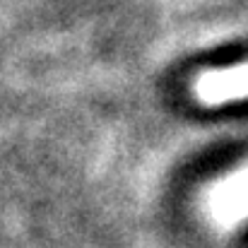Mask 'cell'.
Segmentation results:
<instances>
[{"label": "cell", "instance_id": "2", "mask_svg": "<svg viewBox=\"0 0 248 248\" xmlns=\"http://www.w3.org/2000/svg\"><path fill=\"white\" fill-rule=\"evenodd\" d=\"M193 94L205 106H219L248 99V63L202 73L193 82Z\"/></svg>", "mask_w": 248, "mask_h": 248}, {"label": "cell", "instance_id": "1", "mask_svg": "<svg viewBox=\"0 0 248 248\" xmlns=\"http://www.w3.org/2000/svg\"><path fill=\"white\" fill-rule=\"evenodd\" d=\"M207 212L222 227L248 219V166L227 176L207 193Z\"/></svg>", "mask_w": 248, "mask_h": 248}]
</instances>
